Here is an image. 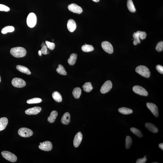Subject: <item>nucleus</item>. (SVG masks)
I'll list each match as a JSON object with an SVG mask.
<instances>
[{
	"mask_svg": "<svg viewBox=\"0 0 163 163\" xmlns=\"http://www.w3.org/2000/svg\"><path fill=\"white\" fill-rule=\"evenodd\" d=\"M133 36L134 38L133 44L134 45H137L138 44H139L141 43L140 38L137 36L136 32L134 33L133 35Z\"/></svg>",
	"mask_w": 163,
	"mask_h": 163,
	"instance_id": "obj_33",
	"label": "nucleus"
},
{
	"mask_svg": "<svg viewBox=\"0 0 163 163\" xmlns=\"http://www.w3.org/2000/svg\"><path fill=\"white\" fill-rule=\"evenodd\" d=\"M147 107L150 110L152 114L156 117L159 116V112L158 107L156 104L151 103H147Z\"/></svg>",
	"mask_w": 163,
	"mask_h": 163,
	"instance_id": "obj_12",
	"label": "nucleus"
},
{
	"mask_svg": "<svg viewBox=\"0 0 163 163\" xmlns=\"http://www.w3.org/2000/svg\"><path fill=\"white\" fill-rule=\"evenodd\" d=\"M58 115L57 112L56 110H53L50 113V115L48 118V121L50 123H53L57 118Z\"/></svg>",
	"mask_w": 163,
	"mask_h": 163,
	"instance_id": "obj_20",
	"label": "nucleus"
},
{
	"mask_svg": "<svg viewBox=\"0 0 163 163\" xmlns=\"http://www.w3.org/2000/svg\"><path fill=\"white\" fill-rule=\"evenodd\" d=\"M159 148H160L161 149H162V150H163V143H161L159 145Z\"/></svg>",
	"mask_w": 163,
	"mask_h": 163,
	"instance_id": "obj_41",
	"label": "nucleus"
},
{
	"mask_svg": "<svg viewBox=\"0 0 163 163\" xmlns=\"http://www.w3.org/2000/svg\"><path fill=\"white\" fill-rule=\"evenodd\" d=\"M131 131L137 137L139 138H142L143 137V135L141 131L135 127H132L130 129Z\"/></svg>",
	"mask_w": 163,
	"mask_h": 163,
	"instance_id": "obj_30",
	"label": "nucleus"
},
{
	"mask_svg": "<svg viewBox=\"0 0 163 163\" xmlns=\"http://www.w3.org/2000/svg\"><path fill=\"white\" fill-rule=\"evenodd\" d=\"M11 84L13 86L18 88H22L26 86V83L23 79L18 78H15L13 79Z\"/></svg>",
	"mask_w": 163,
	"mask_h": 163,
	"instance_id": "obj_6",
	"label": "nucleus"
},
{
	"mask_svg": "<svg viewBox=\"0 0 163 163\" xmlns=\"http://www.w3.org/2000/svg\"><path fill=\"white\" fill-rule=\"evenodd\" d=\"M10 10L9 8L5 5L0 4V11H8Z\"/></svg>",
	"mask_w": 163,
	"mask_h": 163,
	"instance_id": "obj_38",
	"label": "nucleus"
},
{
	"mask_svg": "<svg viewBox=\"0 0 163 163\" xmlns=\"http://www.w3.org/2000/svg\"><path fill=\"white\" fill-rule=\"evenodd\" d=\"M145 126L147 129L153 133H156L158 131V128L152 123H147L145 124Z\"/></svg>",
	"mask_w": 163,
	"mask_h": 163,
	"instance_id": "obj_18",
	"label": "nucleus"
},
{
	"mask_svg": "<svg viewBox=\"0 0 163 163\" xmlns=\"http://www.w3.org/2000/svg\"><path fill=\"white\" fill-rule=\"evenodd\" d=\"M77 54L73 53L71 54L69 59L68 60V62L70 65H73L76 62L77 58Z\"/></svg>",
	"mask_w": 163,
	"mask_h": 163,
	"instance_id": "obj_22",
	"label": "nucleus"
},
{
	"mask_svg": "<svg viewBox=\"0 0 163 163\" xmlns=\"http://www.w3.org/2000/svg\"><path fill=\"white\" fill-rule=\"evenodd\" d=\"M156 69L161 74H163V67L162 66L158 65L156 66Z\"/></svg>",
	"mask_w": 163,
	"mask_h": 163,
	"instance_id": "obj_39",
	"label": "nucleus"
},
{
	"mask_svg": "<svg viewBox=\"0 0 163 163\" xmlns=\"http://www.w3.org/2000/svg\"><path fill=\"white\" fill-rule=\"evenodd\" d=\"M92 1L96 2H98L100 1V0H92Z\"/></svg>",
	"mask_w": 163,
	"mask_h": 163,
	"instance_id": "obj_44",
	"label": "nucleus"
},
{
	"mask_svg": "<svg viewBox=\"0 0 163 163\" xmlns=\"http://www.w3.org/2000/svg\"><path fill=\"white\" fill-rule=\"evenodd\" d=\"M38 54L40 56H42V53L41 51H40V50H39V51H38Z\"/></svg>",
	"mask_w": 163,
	"mask_h": 163,
	"instance_id": "obj_42",
	"label": "nucleus"
},
{
	"mask_svg": "<svg viewBox=\"0 0 163 163\" xmlns=\"http://www.w3.org/2000/svg\"><path fill=\"white\" fill-rule=\"evenodd\" d=\"M101 45L104 51L109 54L113 53L114 50L113 46L109 42L104 41L102 43Z\"/></svg>",
	"mask_w": 163,
	"mask_h": 163,
	"instance_id": "obj_10",
	"label": "nucleus"
},
{
	"mask_svg": "<svg viewBox=\"0 0 163 163\" xmlns=\"http://www.w3.org/2000/svg\"><path fill=\"white\" fill-rule=\"evenodd\" d=\"M1 154L3 158L11 162H16L17 158L15 155L8 151H4L1 152Z\"/></svg>",
	"mask_w": 163,
	"mask_h": 163,
	"instance_id": "obj_3",
	"label": "nucleus"
},
{
	"mask_svg": "<svg viewBox=\"0 0 163 163\" xmlns=\"http://www.w3.org/2000/svg\"><path fill=\"white\" fill-rule=\"evenodd\" d=\"M37 22V17L33 13H31L28 15L27 19V23L28 26L32 28L36 26Z\"/></svg>",
	"mask_w": 163,
	"mask_h": 163,
	"instance_id": "obj_4",
	"label": "nucleus"
},
{
	"mask_svg": "<svg viewBox=\"0 0 163 163\" xmlns=\"http://www.w3.org/2000/svg\"><path fill=\"white\" fill-rule=\"evenodd\" d=\"M46 46L47 48L50 50H53L55 47V44L54 43L50 42L48 41L45 42Z\"/></svg>",
	"mask_w": 163,
	"mask_h": 163,
	"instance_id": "obj_35",
	"label": "nucleus"
},
{
	"mask_svg": "<svg viewBox=\"0 0 163 163\" xmlns=\"http://www.w3.org/2000/svg\"><path fill=\"white\" fill-rule=\"evenodd\" d=\"M133 90L134 92L138 94L143 96H147L148 93L145 89L143 87L139 86H133Z\"/></svg>",
	"mask_w": 163,
	"mask_h": 163,
	"instance_id": "obj_9",
	"label": "nucleus"
},
{
	"mask_svg": "<svg viewBox=\"0 0 163 163\" xmlns=\"http://www.w3.org/2000/svg\"><path fill=\"white\" fill-rule=\"evenodd\" d=\"M70 114L68 112L64 114L61 119L62 123L65 125H67L70 122Z\"/></svg>",
	"mask_w": 163,
	"mask_h": 163,
	"instance_id": "obj_16",
	"label": "nucleus"
},
{
	"mask_svg": "<svg viewBox=\"0 0 163 163\" xmlns=\"http://www.w3.org/2000/svg\"><path fill=\"white\" fill-rule=\"evenodd\" d=\"M82 90L79 87L75 88L73 91L72 94L74 97L76 99H79L81 94Z\"/></svg>",
	"mask_w": 163,
	"mask_h": 163,
	"instance_id": "obj_23",
	"label": "nucleus"
},
{
	"mask_svg": "<svg viewBox=\"0 0 163 163\" xmlns=\"http://www.w3.org/2000/svg\"><path fill=\"white\" fill-rule=\"evenodd\" d=\"M45 45V43H44L43 42L41 46V47L42 48V47H43V46H44V45Z\"/></svg>",
	"mask_w": 163,
	"mask_h": 163,
	"instance_id": "obj_43",
	"label": "nucleus"
},
{
	"mask_svg": "<svg viewBox=\"0 0 163 163\" xmlns=\"http://www.w3.org/2000/svg\"><path fill=\"white\" fill-rule=\"evenodd\" d=\"M52 96L54 100L56 102H61L62 100L61 95L57 91H55L53 92L52 94Z\"/></svg>",
	"mask_w": 163,
	"mask_h": 163,
	"instance_id": "obj_21",
	"label": "nucleus"
},
{
	"mask_svg": "<svg viewBox=\"0 0 163 163\" xmlns=\"http://www.w3.org/2000/svg\"><path fill=\"white\" fill-rule=\"evenodd\" d=\"M118 112L120 113L124 114H129L133 113V110L130 109L126 107H122L120 108L118 110Z\"/></svg>",
	"mask_w": 163,
	"mask_h": 163,
	"instance_id": "obj_24",
	"label": "nucleus"
},
{
	"mask_svg": "<svg viewBox=\"0 0 163 163\" xmlns=\"http://www.w3.org/2000/svg\"><path fill=\"white\" fill-rule=\"evenodd\" d=\"M81 49L84 52H89L93 51L94 50V48L92 45L85 44L82 46Z\"/></svg>",
	"mask_w": 163,
	"mask_h": 163,
	"instance_id": "obj_29",
	"label": "nucleus"
},
{
	"mask_svg": "<svg viewBox=\"0 0 163 163\" xmlns=\"http://www.w3.org/2000/svg\"><path fill=\"white\" fill-rule=\"evenodd\" d=\"M42 101V100L41 99L38 98H35L31 99L27 101V103L29 104H33L40 103Z\"/></svg>",
	"mask_w": 163,
	"mask_h": 163,
	"instance_id": "obj_31",
	"label": "nucleus"
},
{
	"mask_svg": "<svg viewBox=\"0 0 163 163\" xmlns=\"http://www.w3.org/2000/svg\"><path fill=\"white\" fill-rule=\"evenodd\" d=\"M136 72L142 76L147 78L150 77V72L148 68L144 66L140 65L136 68Z\"/></svg>",
	"mask_w": 163,
	"mask_h": 163,
	"instance_id": "obj_2",
	"label": "nucleus"
},
{
	"mask_svg": "<svg viewBox=\"0 0 163 163\" xmlns=\"http://www.w3.org/2000/svg\"><path fill=\"white\" fill-rule=\"evenodd\" d=\"M156 49L157 51L159 52L162 51L163 49V41H161L158 43L156 46Z\"/></svg>",
	"mask_w": 163,
	"mask_h": 163,
	"instance_id": "obj_36",
	"label": "nucleus"
},
{
	"mask_svg": "<svg viewBox=\"0 0 163 163\" xmlns=\"http://www.w3.org/2000/svg\"><path fill=\"white\" fill-rule=\"evenodd\" d=\"M83 139V135L80 132L75 136L73 140V145L75 147H78L80 145Z\"/></svg>",
	"mask_w": 163,
	"mask_h": 163,
	"instance_id": "obj_14",
	"label": "nucleus"
},
{
	"mask_svg": "<svg viewBox=\"0 0 163 163\" xmlns=\"http://www.w3.org/2000/svg\"><path fill=\"white\" fill-rule=\"evenodd\" d=\"M158 162H153V163H158Z\"/></svg>",
	"mask_w": 163,
	"mask_h": 163,
	"instance_id": "obj_46",
	"label": "nucleus"
},
{
	"mask_svg": "<svg viewBox=\"0 0 163 163\" xmlns=\"http://www.w3.org/2000/svg\"><path fill=\"white\" fill-rule=\"evenodd\" d=\"M83 88L85 92H91L93 88L90 82H86L83 85Z\"/></svg>",
	"mask_w": 163,
	"mask_h": 163,
	"instance_id": "obj_26",
	"label": "nucleus"
},
{
	"mask_svg": "<svg viewBox=\"0 0 163 163\" xmlns=\"http://www.w3.org/2000/svg\"><path fill=\"white\" fill-rule=\"evenodd\" d=\"M8 121L7 118L5 117L0 118V131L4 130L8 124Z\"/></svg>",
	"mask_w": 163,
	"mask_h": 163,
	"instance_id": "obj_17",
	"label": "nucleus"
},
{
	"mask_svg": "<svg viewBox=\"0 0 163 163\" xmlns=\"http://www.w3.org/2000/svg\"><path fill=\"white\" fill-rule=\"evenodd\" d=\"M147 159L146 157L144 158L138 159L136 163H145L146 162Z\"/></svg>",
	"mask_w": 163,
	"mask_h": 163,
	"instance_id": "obj_40",
	"label": "nucleus"
},
{
	"mask_svg": "<svg viewBox=\"0 0 163 163\" xmlns=\"http://www.w3.org/2000/svg\"><path fill=\"white\" fill-rule=\"evenodd\" d=\"M112 85L111 81L108 80L103 85L100 89V92L102 94H106L112 88Z\"/></svg>",
	"mask_w": 163,
	"mask_h": 163,
	"instance_id": "obj_8",
	"label": "nucleus"
},
{
	"mask_svg": "<svg viewBox=\"0 0 163 163\" xmlns=\"http://www.w3.org/2000/svg\"><path fill=\"white\" fill-rule=\"evenodd\" d=\"M42 108L39 107H35L28 109L25 111V113L29 115H36L41 111Z\"/></svg>",
	"mask_w": 163,
	"mask_h": 163,
	"instance_id": "obj_13",
	"label": "nucleus"
},
{
	"mask_svg": "<svg viewBox=\"0 0 163 163\" xmlns=\"http://www.w3.org/2000/svg\"><path fill=\"white\" fill-rule=\"evenodd\" d=\"M56 71L59 74L63 75H66L67 74L66 71L63 67V66L61 65H59L58 66V67L56 69Z\"/></svg>",
	"mask_w": 163,
	"mask_h": 163,
	"instance_id": "obj_28",
	"label": "nucleus"
},
{
	"mask_svg": "<svg viewBox=\"0 0 163 163\" xmlns=\"http://www.w3.org/2000/svg\"><path fill=\"white\" fill-rule=\"evenodd\" d=\"M16 68L18 71L22 73L26 74L27 75L31 74V72L30 70L28 69V68L24 66L17 65L16 66Z\"/></svg>",
	"mask_w": 163,
	"mask_h": 163,
	"instance_id": "obj_19",
	"label": "nucleus"
},
{
	"mask_svg": "<svg viewBox=\"0 0 163 163\" xmlns=\"http://www.w3.org/2000/svg\"><path fill=\"white\" fill-rule=\"evenodd\" d=\"M40 50L41 51L42 54H44V55H46V54H49L50 53L49 50H48V48L46 45L42 47Z\"/></svg>",
	"mask_w": 163,
	"mask_h": 163,
	"instance_id": "obj_37",
	"label": "nucleus"
},
{
	"mask_svg": "<svg viewBox=\"0 0 163 163\" xmlns=\"http://www.w3.org/2000/svg\"><path fill=\"white\" fill-rule=\"evenodd\" d=\"M127 5L129 10L132 13H135L136 11L135 8L132 0H128Z\"/></svg>",
	"mask_w": 163,
	"mask_h": 163,
	"instance_id": "obj_25",
	"label": "nucleus"
},
{
	"mask_svg": "<svg viewBox=\"0 0 163 163\" xmlns=\"http://www.w3.org/2000/svg\"><path fill=\"white\" fill-rule=\"evenodd\" d=\"M11 55L15 57L21 58L26 55L27 51L24 48L21 47L13 48L10 50Z\"/></svg>",
	"mask_w": 163,
	"mask_h": 163,
	"instance_id": "obj_1",
	"label": "nucleus"
},
{
	"mask_svg": "<svg viewBox=\"0 0 163 163\" xmlns=\"http://www.w3.org/2000/svg\"><path fill=\"white\" fill-rule=\"evenodd\" d=\"M1 76H0V82H1Z\"/></svg>",
	"mask_w": 163,
	"mask_h": 163,
	"instance_id": "obj_45",
	"label": "nucleus"
},
{
	"mask_svg": "<svg viewBox=\"0 0 163 163\" xmlns=\"http://www.w3.org/2000/svg\"><path fill=\"white\" fill-rule=\"evenodd\" d=\"M125 147L126 149H129L131 147L132 143V139L129 136H127L125 139Z\"/></svg>",
	"mask_w": 163,
	"mask_h": 163,
	"instance_id": "obj_32",
	"label": "nucleus"
},
{
	"mask_svg": "<svg viewBox=\"0 0 163 163\" xmlns=\"http://www.w3.org/2000/svg\"><path fill=\"white\" fill-rule=\"evenodd\" d=\"M38 146L39 148L41 150L45 151L51 150L52 149V145L50 142L45 141L43 143H40Z\"/></svg>",
	"mask_w": 163,
	"mask_h": 163,
	"instance_id": "obj_7",
	"label": "nucleus"
},
{
	"mask_svg": "<svg viewBox=\"0 0 163 163\" xmlns=\"http://www.w3.org/2000/svg\"><path fill=\"white\" fill-rule=\"evenodd\" d=\"M136 32L140 39L143 40L146 38L147 35L145 32L138 31Z\"/></svg>",
	"mask_w": 163,
	"mask_h": 163,
	"instance_id": "obj_34",
	"label": "nucleus"
},
{
	"mask_svg": "<svg viewBox=\"0 0 163 163\" xmlns=\"http://www.w3.org/2000/svg\"><path fill=\"white\" fill-rule=\"evenodd\" d=\"M18 133L21 137H30L33 134V133L31 130L26 127H22L19 129Z\"/></svg>",
	"mask_w": 163,
	"mask_h": 163,
	"instance_id": "obj_5",
	"label": "nucleus"
},
{
	"mask_svg": "<svg viewBox=\"0 0 163 163\" xmlns=\"http://www.w3.org/2000/svg\"><path fill=\"white\" fill-rule=\"evenodd\" d=\"M15 28L13 26H7L2 29L1 32L3 34H7L8 32H11L14 31Z\"/></svg>",
	"mask_w": 163,
	"mask_h": 163,
	"instance_id": "obj_27",
	"label": "nucleus"
},
{
	"mask_svg": "<svg viewBox=\"0 0 163 163\" xmlns=\"http://www.w3.org/2000/svg\"><path fill=\"white\" fill-rule=\"evenodd\" d=\"M67 28L70 32H73L77 28V24L75 21L72 19H70L67 23Z\"/></svg>",
	"mask_w": 163,
	"mask_h": 163,
	"instance_id": "obj_15",
	"label": "nucleus"
},
{
	"mask_svg": "<svg viewBox=\"0 0 163 163\" xmlns=\"http://www.w3.org/2000/svg\"><path fill=\"white\" fill-rule=\"evenodd\" d=\"M69 10L74 13L80 14L83 12L82 8L76 4L72 3L68 6Z\"/></svg>",
	"mask_w": 163,
	"mask_h": 163,
	"instance_id": "obj_11",
	"label": "nucleus"
}]
</instances>
